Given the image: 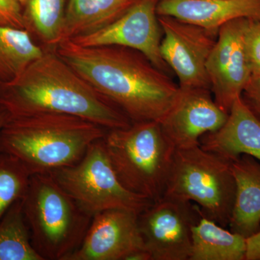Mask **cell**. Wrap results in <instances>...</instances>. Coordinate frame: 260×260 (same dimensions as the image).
Here are the masks:
<instances>
[{"label":"cell","mask_w":260,"mask_h":260,"mask_svg":"<svg viewBox=\"0 0 260 260\" xmlns=\"http://www.w3.org/2000/svg\"><path fill=\"white\" fill-rule=\"evenodd\" d=\"M159 0H137L120 18L100 30L73 39L80 47L116 46L140 51L166 73L170 69L160 54L162 30L157 14Z\"/></svg>","instance_id":"cell-10"},{"label":"cell","mask_w":260,"mask_h":260,"mask_svg":"<svg viewBox=\"0 0 260 260\" xmlns=\"http://www.w3.org/2000/svg\"><path fill=\"white\" fill-rule=\"evenodd\" d=\"M25 29L44 49L61 42L68 0H20Z\"/></svg>","instance_id":"cell-19"},{"label":"cell","mask_w":260,"mask_h":260,"mask_svg":"<svg viewBox=\"0 0 260 260\" xmlns=\"http://www.w3.org/2000/svg\"><path fill=\"white\" fill-rule=\"evenodd\" d=\"M56 51L132 122H160L180 93L179 85L167 73L135 49L116 46L84 47L68 40L58 44Z\"/></svg>","instance_id":"cell-1"},{"label":"cell","mask_w":260,"mask_h":260,"mask_svg":"<svg viewBox=\"0 0 260 260\" xmlns=\"http://www.w3.org/2000/svg\"><path fill=\"white\" fill-rule=\"evenodd\" d=\"M0 24L25 29L22 6L18 0H0Z\"/></svg>","instance_id":"cell-24"},{"label":"cell","mask_w":260,"mask_h":260,"mask_svg":"<svg viewBox=\"0 0 260 260\" xmlns=\"http://www.w3.org/2000/svg\"><path fill=\"white\" fill-rule=\"evenodd\" d=\"M56 182L90 216L124 209L140 214L153 202L128 191L116 177L103 139L94 142L80 161L51 173Z\"/></svg>","instance_id":"cell-7"},{"label":"cell","mask_w":260,"mask_h":260,"mask_svg":"<svg viewBox=\"0 0 260 260\" xmlns=\"http://www.w3.org/2000/svg\"><path fill=\"white\" fill-rule=\"evenodd\" d=\"M200 145L229 161L248 155L260 162V119L247 107L242 96L231 108L225 124L200 138Z\"/></svg>","instance_id":"cell-14"},{"label":"cell","mask_w":260,"mask_h":260,"mask_svg":"<svg viewBox=\"0 0 260 260\" xmlns=\"http://www.w3.org/2000/svg\"><path fill=\"white\" fill-rule=\"evenodd\" d=\"M0 107L11 118L69 114L108 130L127 127L133 123L61 59L56 49H45L18 78L0 83Z\"/></svg>","instance_id":"cell-2"},{"label":"cell","mask_w":260,"mask_h":260,"mask_svg":"<svg viewBox=\"0 0 260 260\" xmlns=\"http://www.w3.org/2000/svg\"><path fill=\"white\" fill-rule=\"evenodd\" d=\"M0 260H44L32 246L23 199L12 205L0 220Z\"/></svg>","instance_id":"cell-21"},{"label":"cell","mask_w":260,"mask_h":260,"mask_svg":"<svg viewBox=\"0 0 260 260\" xmlns=\"http://www.w3.org/2000/svg\"><path fill=\"white\" fill-rule=\"evenodd\" d=\"M242 99L253 114L260 119V75H252L243 91Z\"/></svg>","instance_id":"cell-25"},{"label":"cell","mask_w":260,"mask_h":260,"mask_svg":"<svg viewBox=\"0 0 260 260\" xmlns=\"http://www.w3.org/2000/svg\"><path fill=\"white\" fill-rule=\"evenodd\" d=\"M157 14L218 30L237 19L260 20V0H159Z\"/></svg>","instance_id":"cell-15"},{"label":"cell","mask_w":260,"mask_h":260,"mask_svg":"<svg viewBox=\"0 0 260 260\" xmlns=\"http://www.w3.org/2000/svg\"><path fill=\"white\" fill-rule=\"evenodd\" d=\"M246 239L202 215L192 227L189 260H246Z\"/></svg>","instance_id":"cell-18"},{"label":"cell","mask_w":260,"mask_h":260,"mask_svg":"<svg viewBox=\"0 0 260 260\" xmlns=\"http://www.w3.org/2000/svg\"><path fill=\"white\" fill-rule=\"evenodd\" d=\"M19 2H20V0H18Z\"/></svg>","instance_id":"cell-28"},{"label":"cell","mask_w":260,"mask_h":260,"mask_svg":"<svg viewBox=\"0 0 260 260\" xmlns=\"http://www.w3.org/2000/svg\"><path fill=\"white\" fill-rule=\"evenodd\" d=\"M236 194L229 227L246 239L260 230V162L242 155L232 162Z\"/></svg>","instance_id":"cell-16"},{"label":"cell","mask_w":260,"mask_h":260,"mask_svg":"<svg viewBox=\"0 0 260 260\" xmlns=\"http://www.w3.org/2000/svg\"><path fill=\"white\" fill-rule=\"evenodd\" d=\"M246 260H260V230L246 239Z\"/></svg>","instance_id":"cell-26"},{"label":"cell","mask_w":260,"mask_h":260,"mask_svg":"<svg viewBox=\"0 0 260 260\" xmlns=\"http://www.w3.org/2000/svg\"><path fill=\"white\" fill-rule=\"evenodd\" d=\"M249 20L237 19L220 27L207 61L214 101L228 114L252 77L244 47V34Z\"/></svg>","instance_id":"cell-11"},{"label":"cell","mask_w":260,"mask_h":260,"mask_svg":"<svg viewBox=\"0 0 260 260\" xmlns=\"http://www.w3.org/2000/svg\"><path fill=\"white\" fill-rule=\"evenodd\" d=\"M136 1L68 0L61 42L73 40L104 28L120 18Z\"/></svg>","instance_id":"cell-17"},{"label":"cell","mask_w":260,"mask_h":260,"mask_svg":"<svg viewBox=\"0 0 260 260\" xmlns=\"http://www.w3.org/2000/svg\"><path fill=\"white\" fill-rule=\"evenodd\" d=\"M191 202L162 197L138 215V225L152 260H189L191 231L202 216Z\"/></svg>","instance_id":"cell-8"},{"label":"cell","mask_w":260,"mask_h":260,"mask_svg":"<svg viewBox=\"0 0 260 260\" xmlns=\"http://www.w3.org/2000/svg\"><path fill=\"white\" fill-rule=\"evenodd\" d=\"M44 51L28 30L0 24V83L18 78Z\"/></svg>","instance_id":"cell-20"},{"label":"cell","mask_w":260,"mask_h":260,"mask_svg":"<svg viewBox=\"0 0 260 260\" xmlns=\"http://www.w3.org/2000/svg\"><path fill=\"white\" fill-rule=\"evenodd\" d=\"M138 215L111 209L94 215L83 242L68 260H126L135 251L146 249Z\"/></svg>","instance_id":"cell-12"},{"label":"cell","mask_w":260,"mask_h":260,"mask_svg":"<svg viewBox=\"0 0 260 260\" xmlns=\"http://www.w3.org/2000/svg\"><path fill=\"white\" fill-rule=\"evenodd\" d=\"M107 131L69 114L10 117L0 129V151L18 158L30 175L51 174L80 161L89 146Z\"/></svg>","instance_id":"cell-3"},{"label":"cell","mask_w":260,"mask_h":260,"mask_svg":"<svg viewBox=\"0 0 260 260\" xmlns=\"http://www.w3.org/2000/svg\"><path fill=\"white\" fill-rule=\"evenodd\" d=\"M228 116L209 89L180 88L177 102L159 123L166 138L178 150L199 145L200 138L220 129Z\"/></svg>","instance_id":"cell-13"},{"label":"cell","mask_w":260,"mask_h":260,"mask_svg":"<svg viewBox=\"0 0 260 260\" xmlns=\"http://www.w3.org/2000/svg\"><path fill=\"white\" fill-rule=\"evenodd\" d=\"M104 143L124 188L152 202L162 198L175 148L162 133L160 123L140 121L108 130Z\"/></svg>","instance_id":"cell-5"},{"label":"cell","mask_w":260,"mask_h":260,"mask_svg":"<svg viewBox=\"0 0 260 260\" xmlns=\"http://www.w3.org/2000/svg\"><path fill=\"white\" fill-rule=\"evenodd\" d=\"M23 208L32 246L44 260H68L93 218L50 174L30 176Z\"/></svg>","instance_id":"cell-4"},{"label":"cell","mask_w":260,"mask_h":260,"mask_svg":"<svg viewBox=\"0 0 260 260\" xmlns=\"http://www.w3.org/2000/svg\"><path fill=\"white\" fill-rule=\"evenodd\" d=\"M244 47L252 75H260V20L248 22L244 34Z\"/></svg>","instance_id":"cell-23"},{"label":"cell","mask_w":260,"mask_h":260,"mask_svg":"<svg viewBox=\"0 0 260 260\" xmlns=\"http://www.w3.org/2000/svg\"><path fill=\"white\" fill-rule=\"evenodd\" d=\"M162 30L160 54L177 75L181 89H209L207 61L218 30L202 28L168 16H158Z\"/></svg>","instance_id":"cell-9"},{"label":"cell","mask_w":260,"mask_h":260,"mask_svg":"<svg viewBox=\"0 0 260 260\" xmlns=\"http://www.w3.org/2000/svg\"><path fill=\"white\" fill-rule=\"evenodd\" d=\"M10 118L9 114L4 109L0 107V129L6 124L7 121L9 120Z\"/></svg>","instance_id":"cell-27"},{"label":"cell","mask_w":260,"mask_h":260,"mask_svg":"<svg viewBox=\"0 0 260 260\" xmlns=\"http://www.w3.org/2000/svg\"><path fill=\"white\" fill-rule=\"evenodd\" d=\"M235 194L232 162L200 145L175 150L164 196L194 202L203 216L225 228Z\"/></svg>","instance_id":"cell-6"},{"label":"cell","mask_w":260,"mask_h":260,"mask_svg":"<svg viewBox=\"0 0 260 260\" xmlns=\"http://www.w3.org/2000/svg\"><path fill=\"white\" fill-rule=\"evenodd\" d=\"M30 174L18 158L0 151V220L28 189Z\"/></svg>","instance_id":"cell-22"}]
</instances>
